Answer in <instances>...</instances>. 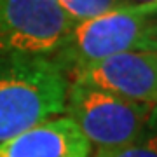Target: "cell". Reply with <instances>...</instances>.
<instances>
[{
    "instance_id": "2",
    "label": "cell",
    "mask_w": 157,
    "mask_h": 157,
    "mask_svg": "<svg viewBox=\"0 0 157 157\" xmlns=\"http://www.w3.org/2000/svg\"><path fill=\"white\" fill-rule=\"evenodd\" d=\"M155 19L157 2H152L131 4L77 23L52 58L67 75H73L105 58L128 51H140L141 42Z\"/></svg>"
},
{
    "instance_id": "10",
    "label": "cell",
    "mask_w": 157,
    "mask_h": 157,
    "mask_svg": "<svg viewBox=\"0 0 157 157\" xmlns=\"http://www.w3.org/2000/svg\"><path fill=\"white\" fill-rule=\"evenodd\" d=\"M110 152H112V150H96V154L93 157H110Z\"/></svg>"
},
{
    "instance_id": "11",
    "label": "cell",
    "mask_w": 157,
    "mask_h": 157,
    "mask_svg": "<svg viewBox=\"0 0 157 157\" xmlns=\"http://www.w3.org/2000/svg\"><path fill=\"white\" fill-rule=\"evenodd\" d=\"M131 2H136V4H152V2H157V0H131Z\"/></svg>"
},
{
    "instance_id": "5",
    "label": "cell",
    "mask_w": 157,
    "mask_h": 157,
    "mask_svg": "<svg viewBox=\"0 0 157 157\" xmlns=\"http://www.w3.org/2000/svg\"><path fill=\"white\" fill-rule=\"evenodd\" d=\"M72 77L77 82L157 107V52L152 51L121 52L78 70Z\"/></svg>"
},
{
    "instance_id": "6",
    "label": "cell",
    "mask_w": 157,
    "mask_h": 157,
    "mask_svg": "<svg viewBox=\"0 0 157 157\" xmlns=\"http://www.w3.org/2000/svg\"><path fill=\"white\" fill-rule=\"evenodd\" d=\"M91 141L68 117H51L0 143V157H89Z\"/></svg>"
},
{
    "instance_id": "4",
    "label": "cell",
    "mask_w": 157,
    "mask_h": 157,
    "mask_svg": "<svg viewBox=\"0 0 157 157\" xmlns=\"http://www.w3.org/2000/svg\"><path fill=\"white\" fill-rule=\"evenodd\" d=\"M75 25L56 0H0V49L52 56Z\"/></svg>"
},
{
    "instance_id": "8",
    "label": "cell",
    "mask_w": 157,
    "mask_h": 157,
    "mask_svg": "<svg viewBox=\"0 0 157 157\" xmlns=\"http://www.w3.org/2000/svg\"><path fill=\"white\" fill-rule=\"evenodd\" d=\"M110 157H157V126L154 121L135 141L110 152Z\"/></svg>"
},
{
    "instance_id": "9",
    "label": "cell",
    "mask_w": 157,
    "mask_h": 157,
    "mask_svg": "<svg viewBox=\"0 0 157 157\" xmlns=\"http://www.w3.org/2000/svg\"><path fill=\"white\" fill-rule=\"evenodd\" d=\"M140 51H152V52H157V19L154 21L148 32H147L145 39L140 45Z\"/></svg>"
},
{
    "instance_id": "1",
    "label": "cell",
    "mask_w": 157,
    "mask_h": 157,
    "mask_svg": "<svg viewBox=\"0 0 157 157\" xmlns=\"http://www.w3.org/2000/svg\"><path fill=\"white\" fill-rule=\"evenodd\" d=\"M68 87L52 56L0 49V143L65 112Z\"/></svg>"
},
{
    "instance_id": "7",
    "label": "cell",
    "mask_w": 157,
    "mask_h": 157,
    "mask_svg": "<svg viewBox=\"0 0 157 157\" xmlns=\"http://www.w3.org/2000/svg\"><path fill=\"white\" fill-rule=\"evenodd\" d=\"M61 9L68 14L73 23H82L101 14L112 12L115 9H122L131 4V0H56Z\"/></svg>"
},
{
    "instance_id": "3",
    "label": "cell",
    "mask_w": 157,
    "mask_h": 157,
    "mask_svg": "<svg viewBox=\"0 0 157 157\" xmlns=\"http://www.w3.org/2000/svg\"><path fill=\"white\" fill-rule=\"evenodd\" d=\"M155 108L72 80L65 112L98 150H117L135 141L150 126Z\"/></svg>"
}]
</instances>
